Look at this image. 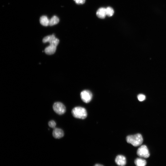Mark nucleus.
Segmentation results:
<instances>
[{
	"label": "nucleus",
	"mask_w": 166,
	"mask_h": 166,
	"mask_svg": "<svg viewBox=\"0 0 166 166\" xmlns=\"http://www.w3.org/2000/svg\"><path fill=\"white\" fill-rule=\"evenodd\" d=\"M126 141L133 146L137 147L143 144L144 139L140 134L138 133L134 135L128 136L126 138Z\"/></svg>",
	"instance_id": "obj_1"
},
{
	"label": "nucleus",
	"mask_w": 166,
	"mask_h": 166,
	"mask_svg": "<svg viewBox=\"0 0 166 166\" xmlns=\"http://www.w3.org/2000/svg\"><path fill=\"white\" fill-rule=\"evenodd\" d=\"M73 116L79 119H84L87 116V112L86 109L81 107H76L72 111Z\"/></svg>",
	"instance_id": "obj_2"
},
{
	"label": "nucleus",
	"mask_w": 166,
	"mask_h": 166,
	"mask_svg": "<svg viewBox=\"0 0 166 166\" xmlns=\"http://www.w3.org/2000/svg\"><path fill=\"white\" fill-rule=\"evenodd\" d=\"M53 109L55 113L59 115L64 114L66 112L65 107L60 102L55 103L53 106Z\"/></svg>",
	"instance_id": "obj_3"
},
{
	"label": "nucleus",
	"mask_w": 166,
	"mask_h": 166,
	"mask_svg": "<svg viewBox=\"0 0 166 166\" xmlns=\"http://www.w3.org/2000/svg\"><path fill=\"white\" fill-rule=\"evenodd\" d=\"M137 154L141 157L148 158L150 156L149 149L145 145L141 146L138 149Z\"/></svg>",
	"instance_id": "obj_4"
},
{
	"label": "nucleus",
	"mask_w": 166,
	"mask_h": 166,
	"mask_svg": "<svg viewBox=\"0 0 166 166\" xmlns=\"http://www.w3.org/2000/svg\"><path fill=\"white\" fill-rule=\"evenodd\" d=\"M81 99L86 103H88L91 100L92 94L91 92L88 90H84L82 91L80 94Z\"/></svg>",
	"instance_id": "obj_5"
},
{
	"label": "nucleus",
	"mask_w": 166,
	"mask_h": 166,
	"mask_svg": "<svg viewBox=\"0 0 166 166\" xmlns=\"http://www.w3.org/2000/svg\"><path fill=\"white\" fill-rule=\"evenodd\" d=\"M53 137L57 139L62 138L64 136V133L62 129L55 128L54 129L53 132Z\"/></svg>",
	"instance_id": "obj_6"
},
{
	"label": "nucleus",
	"mask_w": 166,
	"mask_h": 166,
	"mask_svg": "<svg viewBox=\"0 0 166 166\" xmlns=\"http://www.w3.org/2000/svg\"><path fill=\"white\" fill-rule=\"evenodd\" d=\"M115 162L118 165L124 166L126 162V158L123 155H118L116 158Z\"/></svg>",
	"instance_id": "obj_7"
},
{
	"label": "nucleus",
	"mask_w": 166,
	"mask_h": 166,
	"mask_svg": "<svg viewBox=\"0 0 166 166\" xmlns=\"http://www.w3.org/2000/svg\"><path fill=\"white\" fill-rule=\"evenodd\" d=\"M96 15L100 19H104L107 15L106 9L104 7L100 8L97 11Z\"/></svg>",
	"instance_id": "obj_8"
},
{
	"label": "nucleus",
	"mask_w": 166,
	"mask_h": 166,
	"mask_svg": "<svg viewBox=\"0 0 166 166\" xmlns=\"http://www.w3.org/2000/svg\"><path fill=\"white\" fill-rule=\"evenodd\" d=\"M57 46L50 45L45 49L44 51L47 54L51 55L53 54L56 51Z\"/></svg>",
	"instance_id": "obj_9"
},
{
	"label": "nucleus",
	"mask_w": 166,
	"mask_h": 166,
	"mask_svg": "<svg viewBox=\"0 0 166 166\" xmlns=\"http://www.w3.org/2000/svg\"><path fill=\"white\" fill-rule=\"evenodd\" d=\"M134 163L136 166H146L147 164L145 160L140 158L136 159Z\"/></svg>",
	"instance_id": "obj_10"
},
{
	"label": "nucleus",
	"mask_w": 166,
	"mask_h": 166,
	"mask_svg": "<svg viewBox=\"0 0 166 166\" xmlns=\"http://www.w3.org/2000/svg\"><path fill=\"white\" fill-rule=\"evenodd\" d=\"M40 22L42 25L47 26L49 25V20L46 16H43L40 19Z\"/></svg>",
	"instance_id": "obj_11"
},
{
	"label": "nucleus",
	"mask_w": 166,
	"mask_h": 166,
	"mask_svg": "<svg viewBox=\"0 0 166 166\" xmlns=\"http://www.w3.org/2000/svg\"><path fill=\"white\" fill-rule=\"evenodd\" d=\"M59 18L56 16H54L49 20V25L52 26L56 25L59 22Z\"/></svg>",
	"instance_id": "obj_12"
},
{
	"label": "nucleus",
	"mask_w": 166,
	"mask_h": 166,
	"mask_svg": "<svg viewBox=\"0 0 166 166\" xmlns=\"http://www.w3.org/2000/svg\"><path fill=\"white\" fill-rule=\"evenodd\" d=\"M55 37L54 35L47 36L44 37L43 39V42L44 43H49L52 39Z\"/></svg>",
	"instance_id": "obj_13"
},
{
	"label": "nucleus",
	"mask_w": 166,
	"mask_h": 166,
	"mask_svg": "<svg viewBox=\"0 0 166 166\" xmlns=\"http://www.w3.org/2000/svg\"><path fill=\"white\" fill-rule=\"evenodd\" d=\"M107 15L108 17H111L113 15L114 11L112 7H108L106 9Z\"/></svg>",
	"instance_id": "obj_14"
},
{
	"label": "nucleus",
	"mask_w": 166,
	"mask_h": 166,
	"mask_svg": "<svg viewBox=\"0 0 166 166\" xmlns=\"http://www.w3.org/2000/svg\"><path fill=\"white\" fill-rule=\"evenodd\" d=\"M59 42V39L56 37H55L49 43H50V45L57 47V46L58 45Z\"/></svg>",
	"instance_id": "obj_15"
},
{
	"label": "nucleus",
	"mask_w": 166,
	"mask_h": 166,
	"mask_svg": "<svg viewBox=\"0 0 166 166\" xmlns=\"http://www.w3.org/2000/svg\"><path fill=\"white\" fill-rule=\"evenodd\" d=\"M138 98L139 101H141L145 100L146 99V97L144 95L140 94L138 95Z\"/></svg>",
	"instance_id": "obj_16"
},
{
	"label": "nucleus",
	"mask_w": 166,
	"mask_h": 166,
	"mask_svg": "<svg viewBox=\"0 0 166 166\" xmlns=\"http://www.w3.org/2000/svg\"><path fill=\"white\" fill-rule=\"evenodd\" d=\"M49 125L50 127L54 129L55 128L56 123L54 121H51L49 123Z\"/></svg>",
	"instance_id": "obj_17"
},
{
	"label": "nucleus",
	"mask_w": 166,
	"mask_h": 166,
	"mask_svg": "<svg viewBox=\"0 0 166 166\" xmlns=\"http://www.w3.org/2000/svg\"><path fill=\"white\" fill-rule=\"evenodd\" d=\"M78 4H83L85 2V0H74Z\"/></svg>",
	"instance_id": "obj_18"
},
{
	"label": "nucleus",
	"mask_w": 166,
	"mask_h": 166,
	"mask_svg": "<svg viewBox=\"0 0 166 166\" xmlns=\"http://www.w3.org/2000/svg\"><path fill=\"white\" fill-rule=\"evenodd\" d=\"M94 166H104L99 164H96Z\"/></svg>",
	"instance_id": "obj_19"
}]
</instances>
